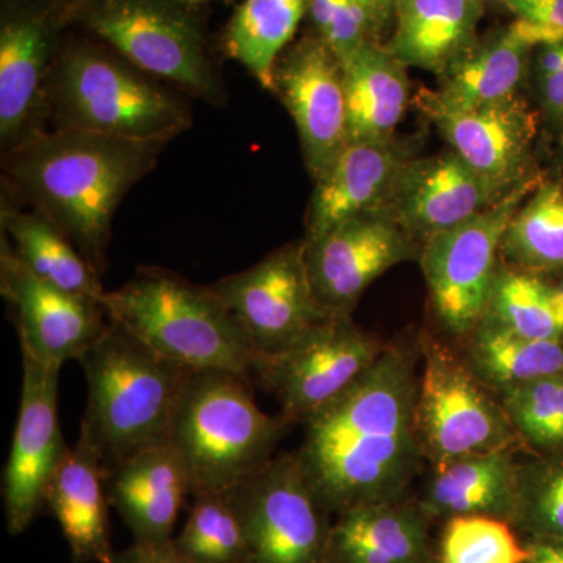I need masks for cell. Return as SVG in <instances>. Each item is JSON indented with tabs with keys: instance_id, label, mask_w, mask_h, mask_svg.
I'll return each instance as SVG.
<instances>
[{
	"instance_id": "cell-29",
	"label": "cell",
	"mask_w": 563,
	"mask_h": 563,
	"mask_svg": "<svg viewBox=\"0 0 563 563\" xmlns=\"http://www.w3.org/2000/svg\"><path fill=\"white\" fill-rule=\"evenodd\" d=\"M463 358L496 396L563 369V342L531 340L483 320L465 340Z\"/></svg>"
},
{
	"instance_id": "cell-8",
	"label": "cell",
	"mask_w": 563,
	"mask_h": 563,
	"mask_svg": "<svg viewBox=\"0 0 563 563\" xmlns=\"http://www.w3.org/2000/svg\"><path fill=\"white\" fill-rule=\"evenodd\" d=\"M420 355L417 424L431 468L521 444L498 396L474 376L463 355L431 335L421 336Z\"/></svg>"
},
{
	"instance_id": "cell-36",
	"label": "cell",
	"mask_w": 563,
	"mask_h": 563,
	"mask_svg": "<svg viewBox=\"0 0 563 563\" xmlns=\"http://www.w3.org/2000/svg\"><path fill=\"white\" fill-rule=\"evenodd\" d=\"M529 558L528 543L509 521L468 515L444 521L437 563H526Z\"/></svg>"
},
{
	"instance_id": "cell-16",
	"label": "cell",
	"mask_w": 563,
	"mask_h": 563,
	"mask_svg": "<svg viewBox=\"0 0 563 563\" xmlns=\"http://www.w3.org/2000/svg\"><path fill=\"white\" fill-rule=\"evenodd\" d=\"M0 291L13 310L22 357L44 365L79 361L109 324L103 302L69 295L41 280L3 235Z\"/></svg>"
},
{
	"instance_id": "cell-43",
	"label": "cell",
	"mask_w": 563,
	"mask_h": 563,
	"mask_svg": "<svg viewBox=\"0 0 563 563\" xmlns=\"http://www.w3.org/2000/svg\"><path fill=\"white\" fill-rule=\"evenodd\" d=\"M88 2H91V0H60L63 9H65L66 14H68L70 24H73L74 14H76L81 7L87 5Z\"/></svg>"
},
{
	"instance_id": "cell-32",
	"label": "cell",
	"mask_w": 563,
	"mask_h": 563,
	"mask_svg": "<svg viewBox=\"0 0 563 563\" xmlns=\"http://www.w3.org/2000/svg\"><path fill=\"white\" fill-rule=\"evenodd\" d=\"M484 320L531 340L562 342L555 285L501 263Z\"/></svg>"
},
{
	"instance_id": "cell-47",
	"label": "cell",
	"mask_w": 563,
	"mask_h": 563,
	"mask_svg": "<svg viewBox=\"0 0 563 563\" xmlns=\"http://www.w3.org/2000/svg\"><path fill=\"white\" fill-rule=\"evenodd\" d=\"M481 2L485 3V5H487V3H490V2H498V0H481Z\"/></svg>"
},
{
	"instance_id": "cell-12",
	"label": "cell",
	"mask_w": 563,
	"mask_h": 563,
	"mask_svg": "<svg viewBox=\"0 0 563 563\" xmlns=\"http://www.w3.org/2000/svg\"><path fill=\"white\" fill-rule=\"evenodd\" d=\"M70 25L60 0H0V150L46 132V87Z\"/></svg>"
},
{
	"instance_id": "cell-4",
	"label": "cell",
	"mask_w": 563,
	"mask_h": 563,
	"mask_svg": "<svg viewBox=\"0 0 563 563\" xmlns=\"http://www.w3.org/2000/svg\"><path fill=\"white\" fill-rule=\"evenodd\" d=\"M46 99L54 131L169 143L192 125L187 102L101 41L63 40Z\"/></svg>"
},
{
	"instance_id": "cell-41",
	"label": "cell",
	"mask_w": 563,
	"mask_h": 563,
	"mask_svg": "<svg viewBox=\"0 0 563 563\" xmlns=\"http://www.w3.org/2000/svg\"><path fill=\"white\" fill-rule=\"evenodd\" d=\"M531 558L526 563H563V542H526Z\"/></svg>"
},
{
	"instance_id": "cell-35",
	"label": "cell",
	"mask_w": 563,
	"mask_h": 563,
	"mask_svg": "<svg viewBox=\"0 0 563 563\" xmlns=\"http://www.w3.org/2000/svg\"><path fill=\"white\" fill-rule=\"evenodd\" d=\"M520 442L533 454L563 450V369L498 396Z\"/></svg>"
},
{
	"instance_id": "cell-3",
	"label": "cell",
	"mask_w": 563,
	"mask_h": 563,
	"mask_svg": "<svg viewBox=\"0 0 563 563\" xmlns=\"http://www.w3.org/2000/svg\"><path fill=\"white\" fill-rule=\"evenodd\" d=\"M79 363L88 387L80 432L99 454L103 472L147 448L172 443L191 369L166 361L110 318Z\"/></svg>"
},
{
	"instance_id": "cell-5",
	"label": "cell",
	"mask_w": 563,
	"mask_h": 563,
	"mask_svg": "<svg viewBox=\"0 0 563 563\" xmlns=\"http://www.w3.org/2000/svg\"><path fill=\"white\" fill-rule=\"evenodd\" d=\"M110 320L166 361L199 372L250 376L255 354L235 314L210 285H198L161 266H140L128 284L103 298Z\"/></svg>"
},
{
	"instance_id": "cell-11",
	"label": "cell",
	"mask_w": 563,
	"mask_h": 563,
	"mask_svg": "<svg viewBox=\"0 0 563 563\" xmlns=\"http://www.w3.org/2000/svg\"><path fill=\"white\" fill-rule=\"evenodd\" d=\"M385 346L351 314H329L280 354L258 357L252 373L276 396L284 417L306 424L357 383Z\"/></svg>"
},
{
	"instance_id": "cell-42",
	"label": "cell",
	"mask_w": 563,
	"mask_h": 563,
	"mask_svg": "<svg viewBox=\"0 0 563 563\" xmlns=\"http://www.w3.org/2000/svg\"><path fill=\"white\" fill-rule=\"evenodd\" d=\"M362 2L372 10L374 16L383 25L384 31L391 22H395L399 0H362Z\"/></svg>"
},
{
	"instance_id": "cell-38",
	"label": "cell",
	"mask_w": 563,
	"mask_h": 563,
	"mask_svg": "<svg viewBox=\"0 0 563 563\" xmlns=\"http://www.w3.org/2000/svg\"><path fill=\"white\" fill-rule=\"evenodd\" d=\"M529 76L540 113L563 133V40L533 47Z\"/></svg>"
},
{
	"instance_id": "cell-2",
	"label": "cell",
	"mask_w": 563,
	"mask_h": 563,
	"mask_svg": "<svg viewBox=\"0 0 563 563\" xmlns=\"http://www.w3.org/2000/svg\"><path fill=\"white\" fill-rule=\"evenodd\" d=\"M166 146L165 141L46 131L2 161L11 190L54 222L102 276L114 214Z\"/></svg>"
},
{
	"instance_id": "cell-14",
	"label": "cell",
	"mask_w": 563,
	"mask_h": 563,
	"mask_svg": "<svg viewBox=\"0 0 563 563\" xmlns=\"http://www.w3.org/2000/svg\"><path fill=\"white\" fill-rule=\"evenodd\" d=\"M60 369L22 357L20 415L2 485L11 536L24 532L44 509L52 477L69 451L58 418Z\"/></svg>"
},
{
	"instance_id": "cell-37",
	"label": "cell",
	"mask_w": 563,
	"mask_h": 563,
	"mask_svg": "<svg viewBox=\"0 0 563 563\" xmlns=\"http://www.w3.org/2000/svg\"><path fill=\"white\" fill-rule=\"evenodd\" d=\"M307 14L314 33L340 60L363 44L379 41L384 27L362 0H307Z\"/></svg>"
},
{
	"instance_id": "cell-28",
	"label": "cell",
	"mask_w": 563,
	"mask_h": 563,
	"mask_svg": "<svg viewBox=\"0 0 563 563\" xmlns=\"http://www.w3.org/2000/svg\"><path fill=\"white\" fill-rule=\"evenodd\" d=\"M0 222L14 254L36 277L69 295L103 302L107 291L101 274L44 214L21 211L2 201Z\"/></svg>"
},
{
	"instance_id": "cell-7",
	"label": "cell",
	"mask_w": 563,
	"mask_h": 563,
	"mask_svg": "<svg viewBox=\"0 0 563 563\" xmlns=\"http://www.w3.org/2000/svg\"><path fill=\"white\" fill-rule=\"evenodd\" d=\"M190 9L180 0H91L73 24L155 79L221 106L224 85Z\"/></svg>"
},
{
	"instance_id": "cell-22",
	"label": "cell",
	"mask_w": 563,
	"mask_h": 563,
	"mask_svg": "<svg viewBox=\"0 0 563 563\" xmlns=\"http://www.w3.org/2000/svg\"><path fill=\"white\" fill-rule=\"evenodd\" d=\"M420 504H363L336 515L325 563H437Z\"/></svg>"
},
{
	"instance_id": "cell-20",
	"label": "cell",
	"mask_w": 563,
	"mask_h": 563,
	"mask_svg": "<svg viewBox=\"0 0 563 563\" xmlns=\"http://www.w3.org/2000/svg\"><path fill=\"white\" fill-rule=\"evenodd\" d=\"M107 498L120 512L135 542L173 539L187 496L190 474L172 443L147 448L103 472Z\"/></svg>"
},
{
	"instance_id": "cell-26",
	"label": "cell",
	"mask_w": 563,
	"mask_h": 563,
	"mask_svg": "<svg viewBox=\"0 0 563 563\" xmlns=\"http://www.w3.org/2000/svg\"><path fill=\"white\" fill-rule=\"evenodd\" d=\"M481 0H399L385 47L407 68L442 76L479 40Z\"/></svg>"
},
{
	"instance_id": "cell-18",
	"label": "cell",
	"mask_w": 563,
	"mask_h": 563,
	"mask_svg": "<svg viewBox=\"0 0 563 563\" xmlns=\"http://www.w3.org/2000/svg\"><path fill=\"white\" fill-rule=\"evenodd\" d=\"M422 110L496 201L537 177L532 161L539 117L521 95L474 110Z\"/></svg>"
},
{
	"instance_id": "cell-23",
	"label": "cell",
	"mask_w": 563,
	"mask_h": 563,
	"mask_svg": "<svg viewBox=\"0 0 563 563\" xmlns=\"http://www.w3.org/2000/svg\"><path fill=\"white\" fill-rule=\"evenodd\" d=\"M533 46L512 25L487 33L439 77L440 88L422 96V109L466 111L520 95Z\"/></svg>"
},
{
	"instance_id": "cell-40",
	"label": "cell",
	"mask_w": 563,
	"mask_h": 563,
	"mask_svg": "<svg viewBox=\"0 0 563 563\" xmlns=\"http://www.w3.org/2000/svg\"><path fill=\"white\" fill-rule=\"evenodd\" d=\"M107 563H191L179 553L173 539L168 542H133L122 551H114Z\"/></svg>"
},
{
	"instance_id": "cell-30",
	"label": "cell",
	"mask_w": 563,
	"mask_h": 563,
	"mask_svg": "<svg viewBox=\"0 0 563 563\" xmlns=\"http://www.w3.org/2000/svg\"><path fill=\"white\" fill-rule=\"evenodd\" d=\"M307 14V0H244L225 29L229 57L272 91L274 66L292 43Z\"/></svg>"
},
{
	"instance_id": "cell-6",
	"label": "cell",
	"mask_w": 563,
	"mask_h": 563,
	"mask_svg": "<svg viewBox=\"0 0 563 563\" xmlns=\"http://www.w3.org/2000/svg\"><path fill=\"white\" fill-rule=\"evenodd\" d=\"M292 422L255 402L250 377L191 372L174 418L172 444L190 474L191 496L225 493L276 455Z\"/></svg>"
},
{
	"instance_id": "cell-13",
	"label": "cell",
	"mask_w": 563,
	"mask_h": 563,
	"mask_svg": "<svg viewBox=\"0 0 563 563\" xmlns=\"http://www.w3.org/2000/svg\"><path fill=\"white\" fill-rule=\"evenodd\" d=\"M210 288L235 314L257 358L280 354L329 317L310 284L306 240L285 244L251 268L213 282Z\"/></svg>"
},
{
	"instance_id": "cell-45",
	"label": "cell",
	"mask_w": 563,
	"mask_h": 563,
	"mask_svg": "<svg viewBox=\"0 0 563 563\" xmlns=\"http://www.w3.org/2000/svg\"><path fill=\"white\" fill-rule=\"evenodd\" d=\"M180 2H184L185 5L192 7L196 5V3L207 2V0H180Z\"/></svg>"
},
{
	"instance_id": "cell-31",
	"label": "cell",
	"mask_w": 563,
	"mask_h": 563,
	"mask_svg": "<svg viewBox=\"0 0 563 563\" xmlns=\"http://www.w3.org/2000/svg\"><path fill=\"white\" fill-rule=\"evenodd\" d=\"M501 258L520 272L563 274V185L540 180L514 214L501 242Z\"/></svg>"
},
{
	"instance_id": "cell-1",
	"label": "cell",
	"mask_w": 563,
	"mask_h": 563,
	"mask_svg": "<svg viewBox=\"0 0 563 563\" xmlns=\"http://www.w3.org/2000/svg\"><path fill=\"white\" fill-rule=\"evenodd\" d=\"M417 395V354L387 344L357 383L303 424L296 453L325 512L409 498L424 461Z\"/></svg>"
},
{
	"instance_id": "cell-9",
	"label": "cell",
	"mask_w": 563,
	"mask_h": 563,
	"mask_svg": "<svg viewBox=\"0 0 563 563\" xmlns=\"http://www.w3.org/2000/svg\"><path fill=\"white\" fill-rule=\"evenodd\" d=\"M540 180L533 177L472 220L421 244L433 317L448 335L463 342L484 320L501 266L504 232Z\"/></svg>"
},
{
	"instance_id": "cell-25",
	"label": "cell",
	"mask_w": 563,
	"mask_h": 563,
	"mask_svg": "<svg viewBox=\"0 0 563 563\" xmlns=\"http://www.w3.org/2000/svg\"><path fill=\"white\" fill-rule=\"evenodd\" d=\"M517 473L515 448L465 455L432 468L418 504L431 520L484 515L510 523L517 501Z\"/></svg>"
},
{
	"instance_id": "cell-21",
	"label": "cell",
	"mask_w": 563,
	"mask_h": 563,
	"mask_svg": "<svg viewBox=\"0 0 563 563\" xmlns=\"http://www.w3.org/2000/svg\"><path fill=\"white\" fill-rule=\"evenodd\" d=\"M409 158L391 141L350 143L320 179L306 213V242L384 209Z\"/></svg>"
},
{
	"instance_id": "cell-19",
	"label": "cell",
	"mask_w": 563,
	"mask_h": 563,
	"mask_svg": "<svg viewBox=\"0 0 563 563\" xmlns=\"http://www.w3.org/2000/svg\"><path fill=\"white\" fill-rule=\"evenodd\" d=\"M487 185L453 150L407 162L383 210L417 243L472 220L493 203Z\"/></svg>"
},
{
	"instance_id": "cell-46",
	"label": "cell",
	"mask_w": 563,
	"mask_h": 563,
	"mask_svg": "<svg viewBox=\"0 0 563 563\" xmlns=\"http://www.w3.org/2000/svg\"><path fill=\"white\" fill-rule=\"evenodd\" d=\"M561 174H562V179L559 181H561V184L563 185V146H562V151H561Z\"/></svg>"
},
{
	"instance_id": "cell-17",
	"label": "cell",
	"mask_w": 563,
	"mask_h": 563,
	"mask_svg": "<svg viewBox=\"0 0 563 563\" xmlns=\"http://www.w3.org/2000/svg\"><path fill=\"white\" fill-rule=\"evenodd\" d=\"M421 247L384 211L344 222L306 242V265L314 298L329 314H351L374 280L402 262L420 257Z\"/></svg>"
},
{
	"instance_id": "cell-24",
	"label": "cell",
	"mask_w": 563,
	"mask_h": 563,
	"mask_svg": "<svg viewBox=\"0 0 563 563\" xmlns=\"http://www.w3.org/2000/svg\"><path fill=\"white\" fill-rule=\"evenodd\" d=\"M103 466L90 440L79 433L52 477L44 507L60 525L73 561L107 563L113 558Z\"/></svg>"
},
{
	"instance_id": "cell-33",
	"label": "cell",
	"mask_w": 563,
	"mask_h": 563,
	"mask_svg": "<svg viewBox=\"0 0 563 563\" xmlns=\"http://www.w3.org/2000/svg\"><path fill=\"white\" fill-rule=\"evenodd\" d=\"M510 525L525 542H563V450L518 461Z\"/></svg>"
},
{
	"instance_id": "cell-48",
	"label": "cell",
	"mask_w": 563,
	"mask_h": 563,
	"mask_svg": "<svg viewBox=\"0 0 563 563\" xmlns=\"http://www.w3.org/2000/svg\"><path fill=\"white\" fill-rule=\"evenodd\" d=\"M73 563H79V562H77V561H73Z\"/></svg>"
},
{
	"instance_id": "cell-10",
	"label": "cell",
	"mask_w": 563,
	"mask_h": 563,
	"mask_svg": "<svg viewBox=\"0 0 563 563\" xmlns=\"http://www.w3.org/2000/svg\"><path fill=\"white\" fill-rule=\"evenodd\" d=\"M224 495L246 533L247 563H325L332 525L298 453L274 455Z\"/></svg>"
},
{
	"instance_id": "cell-44",
	"label": "cell",
	"mask_w": 563,
	"mask_h": 563,
	"mask_svg": "<svg viewBox=\"0 0 563 563\" xmlns=\"http://www.w3.org/2000/svg\"><path fill=\"white\" fill-rule=\"evenodd\" d=\"M555 292H558V303H559V317H561V328H562V342H563V276L561 282L555 285Z\"/></svg>"
},
{
	"instance_id": "cell-34",
	"label": "cell",
	"mask_w": 563,
	"mask_h": 563,
	"mask_svg": "<svg viewBox=\"0 0 563 563\" xmlns=\"http://www.w3.org/2000/svg\"><path fill=\"white\" fill-rule=\"evenodd\" d=\"M190 515L177 539L179 553L191 563H247L250 548L239 515L224 493L192 496Z\"/></svg>"
},
{
	"instance_id": "cell-27",
	"label": "cell",
	"mask_w": 563,
	"mask_h": 563,
	"mask_svg": "<svg viewBox=\"0 0 563 563\" xmlns=\"http://www.w3.org/2000/svg\"><path fill=\"white\" fill-rule=\"evenodd\" d=\"M342 62L350 143L391 141L410 101L407 66L380 41H369Z\"/></svg>"
},
{
	"instance_id": "cell-39",
	"label": "cell",
	"mask_w": 563,
	"mask_h": 563,
	"mask_svg": "<svg viewBox=\"0 0 563 563\" xmlns=\"http://www.w3.org/2000/svg\"><path fill=\"white\" fill-rule=\"evenodd\" d=\"M515 18L514 31L533 47L563 40V0H498Z\"/></svg>"
},
{
	"instance_id": "cell-15",
	"label": "cell",
	"mask_w": 563,
	"mask_h": 563,
	"mask_svg": "<svg viewBox=\"0 0 563 563\" xmlns=\"http://www.w3.org/2000/svg\"><path fill=\"white\" fill-rule=\"evenodd\" d=\"M272 91L295 121L307 172L320 179L350 144L342 62L317 33L303 36L274 66Z\"/></svg>"
}]
</instances>
